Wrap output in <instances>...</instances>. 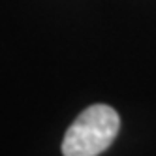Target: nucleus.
I'll return each mask as SVG.
<instances>
[{
  "mask_svg": "<svg viewBox=\"0 0 156 156\" xmlns=\"http://www.w3.org/2000/svg\"><path fill=\"white\" fill-rule=\"evenodd\" d=\"M120 130L119 113L105 104H94L81 111L62 139L64 156H98L111 147Z\"/></svg>",
  "mask_w": 156,
  "mask_h": 156,
  "instance_id": "f257e3e1",
  "label": "nucleus"
}]
</instances>
